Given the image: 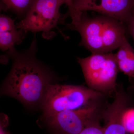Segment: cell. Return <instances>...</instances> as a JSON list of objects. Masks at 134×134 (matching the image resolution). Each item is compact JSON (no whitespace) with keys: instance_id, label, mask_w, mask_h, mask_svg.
Segmentation results:
<instances>
[{"instance_id":"obj_1","label":"cell","mask_w":134,"mask_h":134,"mask_svg":"<svg viewBox=\"0 0 134 134\" xmlns=\"http://www.w3.org/2000/svg\"><path fill=\"white\" fill-rule=\"evenodd\" d=\"M36 50L35 38L27 50L19 52L14 48L8 51L12 67L1 91L2 96L12 97L29 107L40 105L47 88L56 78L55 74L37 59Z\"/></svg>"},{"instance_id":"obj_2","label":"cell","mask_w":134,"mask_h":134,"mask_svg":"<svg viewBox=\"0 0 134 134\" xmlns=\"http://www.w3.org/2000/svg\"><path fill=\"white\" fill-rule=\"evenodd\" d=\"M65 30H75L81 37L80 46L92 54L111 52L119 48L126 37V25L106 16L91 17L82 12L81 21L76 24H65Z\"/></svg>"},{"instance_id":"obj_3","label":"cell","mask_w":134,"mask_h":134,"mask_svg":"<svg viewBox=\"0 0 134 134\" xmlns=\"http://www.w3.org/2000/svg\"><path fill=\"white\" fill-rule=\"evenodd\" d=\"M104 95L84 86L51 84L47 88L40 105L43 111L42 118L63 111L81 108Z\"/></svg>"},{"instance_id":"obj_4","label":"cell","mask_w":134,"mask_h":134,"mask_svg":"<svg viewBox=\"0 0 134 134\" xmlns=\"http://www.w3.org/2000/svg\"><path fill=\"white\" fill-rule=\"evenodd\" d=\"M103 97L93 99L81 108L63 111L42 118V120L53 134H79L91 122L102 119L106 108Z\"/></svg>"},{"instance_id":"obj_5","label":"cell","mask_w":134,"mask_h":134,"mask_svg":"<svg viewBox=\"0 0 134 134\" xmlns=\"http://www.w3.org/2000/svg\"><path fill=\"white\" fill-rule=\"evenodd\" d=\"M89 88L105 94L115 91L119 69L112 52L77 58Z\"/></svg>"},{"instance_id":"obj_6","label":"cell","mask_w":134,"mask_h":134,"mask_svg":"<svg viewBox=\"0 0 134 134\" xmlns=\"http://www.w3.org/2000/svg\"><path fill=\"white\" fill-rule=\"evenodd\" d=\"M63 0H35L24 17L16 24L17 29L27 32H43V37L49 38L54 36L53 30L59 24L65 23L66 14L60 12Z\"/></svg>"},{"instance_id":"obj_7","label":"cell","mask_w":134,"mask_h":134,"mask_svg":"<svg viewBox=\"0 0 134 134\" xmlns=\"http://www.w3.org/2000/svg\"><path fill=\"white\" fill-rule=\"evenodd\" d=\"M79 13L92 11L114 18L126 25L134 12V0H73Z\"/></svg>"},{"instance_id":"obj_8","label":"cell","mask_w":134,"mask_h":134,"mask_svg":"<svg viewBox=\"0 0 134 134\" xmlns=\"http://www.w3.org/2000/svg\"><path fill=\"white\" fill-rule=\"evenodd\" d=\"M131 98L122 90L116 92L113 101L106 107L102 115L103 134H128L123 123V115L132 104Z\"/></svg>"},{"instance_id":"obj_9","label":"cell","mask_w":134,"mask_h":134,"mask_svg":"<svg viewBox=\"0 0 134 134\" xmlns=\"http://www.w3.org/2000/svg\"><path fill=\"white\" fill-rule=\"evenodd\" d=\"M26 33L23 30L17 29L12 18L5 15H1L0 47L2 51H9L14 48L15 44H21Z\"/></svg>"},{"instance_id":"obj_10","label":"cell","mask_w":134,"mask_h":134,"mask_svg":"<svg viewBox=\"0 0 134 134\" xmlns=\"http://www.w3.org/2000/svg\"><path fill=\"white\" fill-rule=\"evenodd\" d=\"M115 57L119 70L134 79V49L126 37L115 54Z\"/></svg>"},{"instance_id":"obj_11","label":"cell","mask_w":134,"mask_h":134,"mask_svg":"<svg viewBox=\"0 0 134 134\" xmlns=\"http://www.w3.org/2000/svg\"><path fill=\"white\" fill-rule=\"evenodd\" d=\"M3 9L10 10L19 17L25 16L35 0H1Z\"/></svg>"},{"instance_id":"obj_12","label":"cell","mask_w":134,"mask_h":134,"mask_svg":"<svg viewBox=\"0 0 134 134\" xmlns=\"http://www.w3.org/2000/svg\"><path fill=\"white\" fill-rule=\"evenodd\" d=\"M123 121L128 133L134 134V107L130 106L125 110L123 115Z\"/></svg>"},{"instance_id":"obj_13","label":"cell","mask_w":134,"mask_h":134,"mask_svg":"<svg viewBox=\"0 0 134 134\" xmlns=\"http://www.w3.org/2000/svg\"><path fill=\"white\" fill-rule=\"evenodd\" d=\"M68 8V11L66 14L67 16H70L72 19V24L75 25L81 21L82 13H79L76 10L74 7L73 0H63Z\"/></svg>"},{"instance_id":"obj_14","label":"cell","mask_w":134,"mask_h":134,"mask_svg":"<svg viewBox=\"0 0 134 134\" xmlns=\"http://www.w3.org/2000/svg\"><path fill=\"white\" fill-rule=\"evenodd\" d=\"M101 119L94 121L78 134H103V128L100 124Z\"/></svg>"},{"instance_id":"obj_15","label":"cell","mask_w":134,"mask_h":134,"mask_svg":"<svg viewBox=\"0 0 134 134\" xmlns=\"http://www.w3.org/2000/svg\"><path fill=\"white\" fill-rule=\"evenodd\" d=\"M127 32L132 36L134 41V12L126 24Z\"/></svg>"},{"instance_id":"obj_16","label":"cell","mask_w":134,"mask_h":134,"mask_svg":"<svg viewBox=\"0 0 134 134\" xmlns=\"http://www.w3.org/2000/svg\"><path fill=\"white\" fill-rule=\"evenodd\" d=\"M3 114L1 116V126H0V134H10L8 132L5 130V127L7 126L8 123V119L7 115Z\"/></svg>"}]
</instances>
